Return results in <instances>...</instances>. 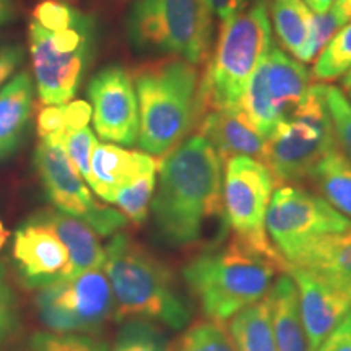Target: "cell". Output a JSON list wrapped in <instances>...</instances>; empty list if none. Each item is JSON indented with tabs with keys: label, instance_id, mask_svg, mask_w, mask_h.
Masks as SVG:
<instances>
[{
	"label": "cell",
	"instance_id": "35",
	"mask_svg": "<svg viewBox=\"0 0 351 351\" xmlns=\"http://www.w3.org/2000/svg\"><path fill=\"white\" fill-rule=\"evenodd\" d=\"M19 327V311H16L15 296L3 278L0 269V345Z\"/></svg>",
	"mask_w": 351,
	"mask_h": 351
},
{
	"label": "cell",
	"instance_id": "3",
	"mask_svg": "<svg viewBox=\"0 0 351 351\" xmlns=\"http://www.w3.org/2000/svg\"><path fill=\"white\" fill-rule=\"evenodd\" d=\"M138 101L137 143L150 156H166L202 119L197 65L166 57L140 67L134 75Z\"/></svg>",
	"mask_w": 351,
	"mask_h": 351
},
{
	"label": "cell",
	"instance_id": "2",
	"mask_svg": "<svg viewBox=\"0 0 351 351\" xmlns=\"http://www.w3.org/2000/svg\"><path fill=\"white\" fill-rule=\"evenodd\" d=\"M278 271H285L280 263L234 236L192 257L182 278L205 317L223 324L269 295Z\"/></svg>",
	"mask_w": 351,
	"mask_h": 351
},
{
	"label": "cell",
	"instance_id": "13",
	"mask_svg": "<svg viewBox=\"0 0 351 351\" xmlns=\"http://www.w3.org/2000/svg\"><path fill=\"white\" fill-rule=\"evenodd\" d=\"M34 168L52 205L91 226L99 236H112L127 225L121 212L98 204L80 173L59 143L41 142L34 152Z\"/></svg>",
	"mask_w": 351,
	"mask_h": 351
},
{
	"label": "cell",
	"instance_id": "12",
	"mask_svg": "<svg viewBox=\"0 0 351 351\" xmlns=\"http://www.w3.org/2000/svg\"><path fill=\"white\" fill-rule=\"evenodd\" d=\"M311 86V73L300 60L271 46L245 88L243 108L257 130L270 138L275 127L287 121Z\"/></svg>",
	"mask_w": 351,
	"mask_h": 351
},
{
	"label": "cell",
	"instance_id": "21",
	"mask_svg": "<svg viewBox=\"0 0 351 351\" xmlns=\"http://www.w3.org/2000/svg\"><path fill=\"white\" fill-rule=\"evenodd\" d=\"M289 265L317 275L351 300V228L314 241Z\"/></svg>",
	"mask_w": 351,
	"mask_h": 351
},
{
	"label": "cell",
	"instance_id": "39",
	"mask_svg": "<svg viewBox=\"0 0 351 351\" xmlns=\"http://www.w3.org/2000/svg\"><path fill=\"white\" fill-rule=\"evenodd\" d=\"M212 16L226 21L249 5V0H205Z\"/></svg>",
	"mask_w": 351,
	"mask_h": 351
},
{
	"label": "cell",
	"instance_id": "19",
	"mask_svg": "<svg viewBox=\"0 0 351 351\" xmlns=\"http://www.w3.org/2000/svg\"><path fill=\"white\" fill-rule=\"evenodd\" d=\"M34 82L21 70L0 88V163L15 155L32 125Z\"/></svg>",
	"mask_w": 351,
	"mask_h": 351
},
{
	"label": "cell",
	"instance_id": "18",
	"mask_svg": "<svg viewBox=\"0 0 351 351\" xmlns=\"http://www.w3.org/2000/svg\"><path fill=\"white\" fill-rule=\"evenodd\" d=\"M156 169L158 161L148 153L129 152L111 143H98L91 155L88 186L96 195L112 204L114 197L122 189Z\"/></svg>",
	"mask_w": 351,
	"mask_h": 351
},
{
	"label": "cell",
	"instance_id": "36",
	"mask_svg": "<svg viewBox=\"0 0 351 351\" xmlns=\"http://www.w3.org/2000/svg\"><path fill=\"white\" fill-rule=\"evenodd\" d=\"M25 47L19 43L0 41V86L23 64Z\"/></svg>",
	"mask_w": 351,
	"mask_h": 351
},
{
	"label": "cell",
	"instance_id": "29",
	"mask_svg": "<svg viewBox=\"0 0 351 351\" xmlns=\"http://www.w3.org/2000/svg\"><path fill=\"white\" fill-rule=\"evenodd\" d=\"M156 173L158 169L143 174L114 197L112 204H116L122 215L135 225H143L148 217V207H150L156 187Z\"/></svg>",
	"mask_w": 351,
	"mask_h": 351
},
{
	"label": "cell",
	"instance_id": "34",
	"mask_svg": "<svg viewBox=\"0 0 351 351\" xmlns=\"http://www.w3.org/2000/svg\"><path fill=\"white\" fill-rule=\"evenodd\" d=\"M69 134L67 122H65V108L47 106L38 116V135L41 142L62 145L65 135Z\"/></svg>",
	"mask_w": 351,
	"mask_h": 351
},
{
	"label": "cell",
	"instance_id": "7",
	"mask_svg": "<svg viewBox=\"0 0 351 351\" xmlns=\"http://www.w3.org/2000/svg\"><path fill=\"white\" fill-rule=\"evenodd\" d=\"M127 36L142 52L200 65L212 46V13L205 0H135L127 16Z\"/></svg>",
	"mask_w": 351,
	"mask_h": 351
},
{
	"label": "cell",
	"instance_id": "16",
	"mask_svg": "<svg viewBox=\"0 0 351 351\" xmlns=\"http://www.w3.org/2000/svg\"><path fill=\"white\" fill-rule=\"evenodd\" d=\"M287 274L296 285L302 326L311 350L315 351L350 313L351 300L301 267L288 265Z\"/></svg>",
	"mask_w": 351,
	"mask_h": 351
},
{
	"label": "cell",
	"instance_id": "40",
	"mask_svg": "<svg viewBox=\"0 0 351 351\" xmlns=\"http://www.w3.org/2000/svg\"><path fill=\"white\" fill-rule=\"evenodd\" d=\"M16 16L15 0H0V28L12 23Z\"/></svg>",
	"mask_w": 351,
	"mask_h": 351
},
{
	"label": "cell",
	"instance_id": "6",
	"mask_svg": "<svg viewBox=\"0 0 351 351\" xmlns=\"http://www.w3.org/2000/svg\"><path fill=\"white\" fill-rule=\"evenodd\" d=\"M29 56L39 98L46 106L67 104L77 95L96 49V21L78 10L69 25L47 29L32 20Z\"/></svg>",
	"mask_w": 351,
	"mask_h": 351
},
{
	"label": "cell",
	"instance_id": "9",
	"mask_svg": "<svg viewBox=\"0 0 351 351\" xmlns=\"http://www.w3.org/2000/svg\"><path fill=\"white\" fill-rule=\"evenodd\" d=\"M351 219L306 189L283 186L271 194L265 215L270 243L287 265L309 244L330 234L348 231Z\"/></svg>",
	"mask_w": 351,
	"mask_h": 351
},
{
	"label": "cell",
	"instance_id": "44",
	"mask_svg": "<svg viewBox=\"0 0 351 351\" xmlns=\"http://www.w3.org/2000/svg\"><path fill=\"white\" fill-rule=\"evenodd\" d=\"M8 239V231L3 228L2 221H0V247H2L3 244H5V241Z\"/></svg>",
	"mask_w": 351,
	"mask_h": 351
},
{
	"label": "cell",
	"instance_id": "37",
	"mask_svg": "<svg viewBox=\"0 0 351 351\" xmlns=\"http://www.w3.org/2000/svg\"><path fill=\"white\" fill-rule=\"evenodd\" d=\"M315 351H351V311Z\"/></svg>",
	"mask_w": 351,
	"mask_h": 351
},
{
	"label": "cell",
	"instance_id": "45",
	"mask_svg": "<svg viewBox=\"0 0 351 351\" xmlns=\"http://www.w3.org/2000/svg\"><path fill=\"white\" fill-rule=\"evenodd\" d=\"M348 99L351 101V90H348Z\"/></svg>",
	"mask_w": 351,
	"mask_h": 351
},
{
	"label": "cell",
	"instance_id": "20",
	"mask_svg": "<svg viewBox=\"0 0 351 351\" xmlns=\"http://www.w3.org/2000/svg\"><path fill=\"white\" fill-rule=\"evenodd\" d=\"M32 218L46 225L62 241L69 252V275L77 276L88 270H98L104 267V249L98 234L91 226L75 217H70L59 210H43Z\"/></svg>",
	"mask_w": 351,
	"mask_h": 351
},
{
	"label": "cell",
	"instance_id": "46",
	"mask_svg": "<svg viewBox=\"0 0 351 351\" xmlns=\"http://www.w3.org/2000/svg\"><path fill=\"white\" fill-rule=\"evenodd\" d=\"M57 2H69V0H57Z\"/></svg>",
	"mask_w": 351,
	"mask_h": 351
},
{
	"label": "cell",
	"instance_id": "33",
	"mask_svg": "<svg viewBox=\"0 0 351 351\" xmlns=\"http://www.w3.org/2000/svg\"><path fill=\"white\" fill-rule=\"evenodd\" d=\"M96 145H98V140H96L90 127L70 132L65 135L62 142V148L67 153L69 160L72 161V165L75 166V169L80 173L86 184L90 182V161Z\"/></svg>",
	"mask_w": 351,
	"mask_h": 351
},
{
	"label": "cell",
	"instance_id": "14",
	"mask_svg": "<svg viewBox=\"0 0 351 351\" xmlns=\"http://www.w3.org/2000/svg\"><path fill=\"white\" fill-rule=\"evenodd\" d=\"M93 125L101 140L130 147L137 142L140 117L134 78L121 65L101 69L88 85Z\"/></svg>",
	"mask_w": 351,
	"mask_h": 351
},
{
	"label": "cell",
	"instance_id": "41",
	"mask_svg": "<svg viewBox=\"0 0 351 351\" xmlns=\"http://www.w3.org/2000/svg\"><path fill=\"white\" fill-rule=\"evenodd\" d=\"M304 2L313 13H326L335 5L337 0H304Z\"/></svg>",
	"mask_w": 351,
	"mask_h": 351
},
{
	"label": "cell",
	"instance_id": "10",
	"mask_svg": "<svg viewBox=\"0 0 351 351\" xmlns=\"http://www.w3.org/2000/svg\"><path fill=\"white\" fill-rule=\"evenodd\" d=\"M275 184L265 163L256 158L232 156L225 166L223 210L236 238L280 263L287 271V262L276 252L265 230V215Z\"/></svg>",
	"mask_w": 351,
	"mask_h": 351
},
{
	"label": "cell",
	"instance_id": "38",
	"mask_svg": "<svg viewBox=\"0 0 351 351\" xmlns=\"http://www.w3.org/2000/svg\"><path fill=\"white\" fill-rule=\"evenodd\" d=\"M65 108V122H67L69 134L73 130L83 129V127H88V122L91 119V114H93V109H91L90 104L86 101H72V103L64 104Z\"/></svg>",
	"mask_w": 351,
	"mask_h": 351
},
{
	"label": "cell",
	"instance_id": "28",
	"mask_svg": "<svg viewBox=\"0 0 351 351\" xmlns=\"http://www.w3.org/2000/svg\"><path fill=\"white\" fill-rule=\"evenodd\" d=\"M169 351H236V346L221 324L207 319L189 326Z\"/></svg>",
	"mask_w": 351,
	"mask_h": 351
},
{
	"label": "cell",
	"instance_id": "23",
	"mask_svg": "<svg viewBox=\"0 0 351 351\" xmlns=\"http://www.w3.org/2000/svg\"><path fill=\"white\" fill-rule=\"evenodd\" d=\"M309 179L324 200L351 219V161L339 147L320 158Z\"/></svg>",
	"mask_w": 351,
	"mask_h": 351
},
{
	"label": "cell",
	"instance_id": "42",
	"mask_svg": "<svg viewBox=\"0 0 351 351\" xmlns=\"http://www.w3.org/2000/svg\"><path fill=\"white\" fill-rule=\"evenodd\" d=\"M337 5L341 8V12H343L351 21V0H337Z\"/></svg>",
	"mask_w": 351,
	"mask_h": 351
},
{
	"label": "cell",
	"instance_id": "30",
	"mask_svg": "<svg viewBox=\"0 0 351 351\" xmlns=\"http://www.w3.org/2000/svg\"><path fill=\"white\" fill-rule=\"evenodd\" d=\"M346 23H350V19L341 12V8L337 3L326 13H313L309 39H307L304 49L298 57V60L300 62H313L327 46V43L335 36V33L340 28H343Z\"/></svg>",
	"mask_w": 351,
	"mask_h": 351
},
{
	"label": "cell",
	"instance_id": "4",
	"mask_svg": "<svg viewBox=\"0 0 351 351\" xmlns=\"http://www.w3.org/2000/svg\"><path fill=\"white\" fill-rule=\"evenodd\" d=\"M104 256L117 319L158 320L174 330L189 326L192 309L166 263L121 231L112 234Z\"/></svg>",
	"mask_w": 351,
	"mask_h": 351
},
{
	"label": "cell",
	"instance_id": "1",
	"mask_svg": "<svg viewBox=\"0 0 351 351\" xmlns=\"http://www.w3.org/2000/svg\"><path fill=\"white\" fill-rule=\"evenodd\" d=\"M223 163L212 143L195 134L158 163V189L152 199L161 238L174 247L194 245L223 210Z\"/></svg>",
	"mask_w": 351,
	"mask_h": 351
},
{
	"label": "cell",
	"instance_id": "25",
	"mask_svg": "<svg viewBox=\"0 0 351 351\" xmlns=\"http://www.w3.org/2000/svg\"><path fill=\"white\" fill-rule=\"evenodd\" d=\"M269 8L280 43L298 59L309 39L313 12L302 0H270Z\"/></svg>",
	"mask_w": 351,
	"mask_h": 351
},
{
	"label": "cell",
	"instance_id": "31",
	"mask_svg": "<svg viewBox=\"0 0 351 351\" xmlns=\"http://www.w3.org/2000/svg\"><path fill=\"white\" fill-rule=\"evenodd\" d=\"M324 96L337 145L351 161V101L340 88L332 85L324 86Z\"/></svg>",
	"mask_w": 351,
	"mask_h": 351
},
{
	"label": "cell",
	"instance_id": "26",
	"mask_svg": "<svg viewBox=\"0 0 351 351\" xmlns=\"http://www.w3.org/2000/svg\"><path fill=\"white\" fill-rule=\"evenodd\" d=\"M168 337L152 320L134 317L127 320L117 332L109 351H169Z\"/></svg>",
	"mask_w": 351,
	"mask_h": 351
},
{
	"label": "cell",
	"instance_id": "32",
	"mask_svg": "<svg viewBox=\"0 0 351 351\" xmlns=\"http://www.w3.org/2000/svg\"><path fill=\"white\" fill-rule=\"evenodd\" d=\"M32 351H109L106 341L83 333L41 332L32 339Z\"/></svg>",
	"mask_w": 351,
	"mask_h": 351
},
{
	"label": "cell",
	"instance_id": "43",
	"mask_svg": "<svg viewBox=\"0 0 351 351\" xmlns=\"http://www.w3.org/2000/svg\"><path fill=\"white\" fill-rule=\"evenodd\" d=\"M341 86H343L346 91L351 90V70L348 73H345L343 78H341Z\"/></svg>",
	"mask_w": 351,
	"mask_h": 351
},
{
	"label": "cell",
	"instance_id": "22",
	"mask_svg": "<svg viewBox=\"0 0 351 351\" xmlns=\"http://www.w3.org/2000/svg\"><path fill=\"white\" fill-rule=\"evenodd\" d=\"M275 343L278 351H313L302 326L298 289L287 271L276 278L267 295Z\"/></svg>",
	"mask_w": 351,
	"mask_h": 351
},
{
	"label": "cell",
	"instance_id": "11",
	"mask_svg": "<svg viewBox=\"0 0 351 351\" xmlns=\"http://www.w3.org/2000/svg\"><path fill=\"white\" fill-rule=\"evenodd\" d=\"M36 306L43 324L59 333H98L116 311L103 269L88 270L39 287Z\"/></svg>",
	"mask_w": 351,
	"mask_h": 351
},
{
	"label": "cell",
	"instance_id": "27",
	"mask_svg": "<svg viewBox=\"0 0 351 351\" xmlns=\"http://www.w3.org/2000/svg\"><path fill=\"white\" fill-rule=\"evenodd\" d=\"M351 70V21L335 33L320 52L313 69L314 78L337 80Z\"/></svg>",
	"mask_w": 351,
	"mask_h": 351
},
{
	"label": "cell",
	"instance_id": "5",
	"mask_svg": "<svg viewBox=\"0 0 351 351\" xmlns=\"http://www.w3.org/2000/svg\"><path fill=\"white\" fill-rule=\"evenodd\" d=\"M269 5L270 0H254L223 21L212 59L200 77L202 116L243 101L252 73L271 49Z\"/></svg>",
	"mask_w": 351,
	"mask_h": 351
},
{
	"label": "cell",
	"instance_id": "15",
	"mask_svg": "<svg viewBox=\"0 0 351 351\" xmlns=\"http://www.w3.org/2000/svg\"><path fill=\"white\" fill-rule=\"evenodd\" d=\"M13 257L29 288H39L69 275V252L62 241L34 218L26 219L15 231Z\"/></svg>",
	"mask_w": 351,
	"mask_h": 351
},
{
	"label": "cell",
	"instance_id": "24",
	"mask_svg": "<svg viewBox=\"0 0 351 351\" xmlns=\"http://www.w3.org/2000/svg\"><path fill=\"white\" fill-rule=\"evenodd\" d=\"M228 332L236 351H278L267 296L231 317Z\"/></svg>",
	"mask_w": 351,
	"mask_h": 351
},
{
	"label": "cell",
	"instance_id": "17",
	"mask_svg": "<svg viewBox=\"0 0 351 351\" xmlns=\"http://www.w3.org/2000/svg\"><path fill=\"white\" fill-rule=\"evenodd\" d=\"M199 134L212 143L223 166L232 156H249L265 163L267 138L263 137L243 104L208 111L199 122Z\"/></svg>",
	"mask_w": 351,
	"mask_h": 351
},
{
	"label": "cell",
	"instance_id": "8",
	"mask_svg": "<svg viewBox=\"0 0 351 351\" xmlns=\"http://www.w3.org/2000/svg\"><path fill=\"white\" fill-rule=\"evenodd\" d=\"M324 83L311 85L287 121L267 140L265 165L276 182H300L337 145L328 116Z\"/></svg>",
	"mask_w": 351,
	"mask_h": 351
}]
</instances>
